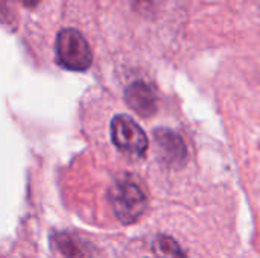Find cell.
I'll return each mask as SVG.
<instances>
[{
	"instance_id": "cell-8",
	"label": "cell",
	"mask_w": 260,
	"mask_h": 258,
	"mask_svg": "<svg viewBox=\"0 0 260 258\" xmlns=\"http://www.w3.org/2000/svg\"><path fill=\"white\" fill-rule=\"evenodd\" d=\"M21 3H23L26 8H34L35 5L40 3V0H21Z\"/></svg>"
},
{
	"instance_id": "cell-5",
	"label": "cell",
	"mask_w": 260,
	"mask_h": 258,
	"mask_svg": "<svg viewBox=\"0 0 260 258\" xmlns=\"http://www.w3.org/2000/svg\"><path fill=\"white\" fill-rule=\"evenodd\" d=\"M125 102L142 117H151L157 113V94L143 81H136L125 90Z\"/></svg>"
},
{
	"instance_id": "cell-4",
	"label": "cell",
	"mask_w": 260,
	"mask_h": 258,
	"mask_svg": "<svg viewBox=\"0 0 260 258\" xmlns=\"http://www.w3.org/2000/svg\"><path fill=\"white\" fill-rule=\"evenodd\" d=\"M154 138L158 148L160 158L171 167H181L187 158V148L183 138L166 128L154 131Z\"/></svg>"
},
{
	"instance_id": "cell-6",
	"label": "cell",
	"mask_w": 260,
	"mask_h": 258,
	"mask_svg": "<svg viewBox=\"0 0 260 258\" xmlns=\"http://www.w3.org/2000/svg\"><path fill=\"white\" fill-rule=\"evenodd\" d=\"M52 246L62 258H94L91 243L76 233L61 231L53 234Z\"/></svg>"
},
{
	"instance_id": "cell-2",
	"label": "cell",
	"mask_w": 260,
	"mask_h": 258,
	"mask_svg": "<svg viewBox=\"0 0 260 258\" xmlns=\"http://www.w3.org/2000/svg\"><path fill=\"white\" fill-rule=\"evenodd\" d=\"M56 62L70 71H85L93 62V52L84 35L72 27L62 29L55 40Z\"/></svg>"
},
{
	"instance_id": "cell-7",
	"label": "cell",
	"mask_w": 260,
	"mask_h": 258,
	"mask_svg": "<svg viewBox=\"0 0 260 258\" xmlns=\"http://www.w3.org/2000/svg\"><path fill=\"white\" fill-rule=\"evenodd\" d=\"M152 251L160 258H187L178 242L174 237L160 234L152 242Z\"/></svg>"
},
{
	"instance_id": "cell-3",
	"label": "cell",
	"mask_w": 260,
	"mask_h": 258,
	"mask_svg": "<svg viewBox=\"0 0 260 258\" xmlns=\"http://www.w3.org/2000/svg\"><path fill=\"white\" fill-rule=\"evenodd\" d=\"M110 131L113 144L123 155L129 158H142L146 154L148 137L129 116H114L110 125Z\"/></svg>"
},
{
	"instance_id": "cell-1",
	"label": "cell",
	"mask_w": 260,
	"mask_h": 258,
	"mask_svg": "<svg viewBox=\"0 0 260 258\" xmlns=\"http://www.w3.org/2000/svg\"><path fill=\"white\" fill-rule=\"evenodd\" d=\"M108 201L114 216L123 225H129L139 220L148 205L143 189L131 176H122L114 181L108 192Z\"/></svg>"
}]
</instances>
